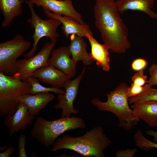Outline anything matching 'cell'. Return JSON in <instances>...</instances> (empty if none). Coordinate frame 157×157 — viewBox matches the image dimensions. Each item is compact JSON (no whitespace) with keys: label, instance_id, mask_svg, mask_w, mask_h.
Returning a JSON list of instances; mask_svg holds the SVG:
<instances>
[{"label":"cell","instance_id":"6da1fadb","mask_svg":"<svg viewBox=\"0 0 157 157\" xmlns=\"http://www.w3.org/2000/svg\"><path fill=\"white\" fill-rule=\"evenodd\" d=\"M94 23L104 44L113 53H125L131 46L129 30L118 12L115 0H95Z\"/></svg>","mask_w":157,"mask_h":157},{"label":"cell","instance_id":"7a4b0ae2","mask_svg":"<svg viewBox=\"0 0 157 157\" xmlns=\"http://www.w3.org/2000/svg\"><path fill=\"white\" fill-rule=\"evenodd\" d=\"M112 141L104 133L101 126L94 127L81 136L73 137L69 134L58 138L51 151L62 149L73 150L84 157H104V150Z\"/></svg>","mask_w":157,"mask_h":157},{"label":"cell","instance_id":"3957f363","mask_svg":"<svg viewBox=\"0 0 157 157\" xmlns=\"http://www.w3.org/2000/svg\"><path fill=\"white\" fill-rule=\"evenodd\" d=\"M128 87L126 83H121L106 94L108 98L106 101H101L99 98H94L91 101L99 110L113 113L118 119V126L127 131L132 129L139 121V119L134 115L132 109L129 105V98L126 95Z\"/></svg>","mask_w":157,"mask_h":157},{"label":"cell","instance_id":"277c9868","mask_svg":"<svg viewBox=\"0 0 157 157\" xmlns=\"http://www.w3.org/2000/svg\"><path fill=\"white\" fill-rule=\"evenodd\" d=\"M86 126L84 120L81 117H61L48 121L39 116L36 119L31 129L32 136L46 148L53 145L56 140L64 132L78 128L84 129Z\"/></svg>","mask_w":157,"mask_h":157},{"label":"cell","instance_id":"5b68a950","mask_svg":"<svg viewBox=\"0 0 157 157\" xmlns=\"http://www.w3.org/2000/svg\"><path fill=\"white\" fill-rule=\"evenodd\" d=\"M30 84L22 80L17 73L12 75L0 71V116L13 114L19 103L18 99L29 94Z\"/></svg>","mask_w":157,"mask_h":157},{"label":"cell","instance_id":"8992f818","mask_svg":"<svg viewBox=\"0 0 157 157\" xmlns=\"http://www.w3.org/2000/svg\"><path fill=\"white\" fill-rule=\"evenodd\" d=\"M25 2L29 7L31 15V18L27 20V22L30 24L34 30L32 36L33 40L32 48L29 52L23 55L25 58L28 59L34 55L37 51L38 42L42 38L47 37L50 39L51 42H56L60 36L57 30L61 24L59 21L56 19H42L35 12L33 4L26 0Z\"/></svg>","mask_w":157,"mask_h":157},{"label":"cell","instance_id":"52a82bcc","mask_svg":"<svg viewBox=\"0 0 157 157\" xmlns=\"http://www.w3.org/2000/svg\"><path fill=\"white\" fill-rule=\"evenodd\" d=\"M31 42L18 34L12 39L0 43V71L8 75L17 73V58L30 47Z\"/></svg>","mask_w":157,"mask_h":157},{"label":"cell","instance_id":"ba28073f","mask_svg":"<svg viewBox=\"0 0 157 157\" xmlns=\"http://www.w3.org/2000/svg\"><path fill=\"white\" fill-rule=\"evenodd\" d=\"M56 43L47 42L35 55L28 59L17 60L16 64L17 73L22 80L26 81L36 70L49 65L48 60Z\"/></svg>","mask_w":157,"mask_h":157},{"label":"cell","instance_id":"9c48e42d","mask_svg":"<svg viewBox=\"0 0 157 157\" xmlns=\"http://www.w3.org/2000/svg\"><path fill=\"white\" fill-rule=\"evenodd\" d=\"M85 67L81 74L74 79L69 80L64 88V94H57L58 102L54 106L56 109L62 110L61 117H69L71 114H77L79 111L74 108L73 104L78 92L80 82L84 74Z\"/></svg>","mask_w":157,"mask_h":157},{"label":"cell","instance_id":"30bf717a","mask_svg":"<svg viewBox=\"0 0 157 157\" xmlns=\"http://www.w3.org/2000/svg\"><path fill=\"white\" fill-rule=\"evenodd\" d=\"M26 1L41 6L52 13L72 17L81 24H85L81 15L74 8L72 0H27Z\"/></svg>","mask_w":157,"mask_h":157},{"label":"cell","instance_id":"8fae6325","mask_svg":"<svg viewBox=\"0 0 157 157\" xmlns=\"http://www.w3.org/2000/svg\"><path fill=\"white\" fill-rule=\"evenodd\" d=\"M34 118V116L30 114L26 105L20 102L13 114L6 116L3 124L10 137L19 131L25 130L28 125L32 124Z\"/></svg>","mask_w":157,"mask_h":157},{"label":"cell","instance_id":"7c38bea8","mask_svg":"<svg viewBox=\"0 0 157 157\" xmlns=\"http://www.w3.org/2000/svg\"><path fill=\"white\" fill-rule=\"evenodd\" d=\"M48 60L49 65L64 73L70 78L76 73V63L71 58V55L68 47H61L53 49Z\"/></svg>","mask_w":157,"mask_h":157},{"label":"cell","instance_id":"4fadbf2b","mask_svg":"<svg viewBox=\"0 0 157 157\" xmlns=\"http://www.w3.org/2000/svg\"><path fill=\"white\" fill-rule=\"evenodd\" d=\"M43 9L47 17L56 19L60 22L62 25L63 32L66 38L73 34L82 38L85 37L87 34L93 36L90 26L87 24H81L70 17L55 14L45 8Z\"/></svg>","mask_w":157,"mask_h":157},{"label":"cell","instance_id":"5bb4252c","mask_svg":"<svg viewBox=\"0 0 157 157\" xmlns=\"http://www.w3.org/2000/svg\"><path fill=\"white\" fill-rule=\"evenodd\" d=\"M32 76L44 83L59 88L64 87L70 79L62 71L51 65L38 69Z\"/></svg>","mask_w":157,"mask_h":157},{"label":"cell","instance_id":"9a60e30c","mask_svg":"<svg viewBox=\"0 0 157 157\" xmlns=\"http://www.w3.org/2000/svg\"><path fill=\"white\" fill-rule=\"evenodd\" d=\"M134 115L150 127H157V101H141L132 104Z\"/></svg>","mask_w":157,"mask_h":157},{"label":"cell","instance_id":"2e32d148","mask_svg":"<svg viewBox=\"0 0 157 157\" xmlns=\"http://www.w3.org/2000/svg\"><path fill=\"white\" fill-rule=\"evenodd\" d=\"M53 94L40 93L35 94H25L18 99V102L25 104L30 115L34 116L38 115L40 112L55 98Z\"/></svg>","mask_w":157,"mask_h":157},{"label":"cell","instance_id":"e0dca14e","mask_svg":"<svg viewBox=\"0 0 157 157\" xmlns=\"http://www.w3.org/2000/svg\"><path fill=\"white\" fill-rule=\"evenodd\" d=\"M115 2L117 10L120 14L129 10L138 11L157 19V13L152 10L154 0H117Z\"/></svg>","mask_w":157,"mask_h":157},{"label":"cell","instance_id":"ac0fdd59","mask_svg":"<svg viewBox=\"0 0 157 157\" xmlns=\"http://www.w3.org/2000/svg\"><path fill=\"white\" fill-rule=\"evenodd\" d=\"M85 37L88 40L91 45L90 54L92 59L95 61L96 65L100 66L103 70L108 72L110 66L108 47L104 44H102L99 43L93 36L90 34H87Z\"/></svg>","mask_w":157,"mask_h":157},{"label":"cell","instance_id":"d6986e66","mask_svg":"<svg viewBox=\"0 0 157 157\" xmlns=\"http://www.w3.org/2000/svg\"><path fill=\"white\" fill-rule=\"evenodd\" d=\"M69 38L70 43L68 47L74 61L76 63L82 61L85 65L91 64L93 60L87 51V44L83 38L73 34L70 35Z\"/></svg>","mask_w":157,"mask_h":157},{"label":"cell","instance_id":"ffe728a7","mask_svg":"<svg viewBox=\"0 0 157 157\" xmlns=\"http://www.w3.org/2000/svg\"><path fill=\"white\" fill-rule=\"evenodd\" d=\"M25 0H0L1 13L3 17L1 26H8L15 17L23 13L22 5Z\"/></svg>","mask_w":157,"mask_h":157},{"label":"cell","instance_id":"44dd1931","mask_svg":"<svg viewBox=\"0 0 157 157\" xmlns=\"http://www.w3.org/2000/svg\"><path fill=\"white\" fill-rule=\"evenodd\" d=\"M39 80L37 78L32 76L27 78L26 81L31 85V88L29 94H35L40 93H48L52 92L56 94H63L65 90L60 88L52 87H46L40 84Z\"/></svg>","mask_w":157,"mask_h":157},{"label":"cell","instance_id":"7402d4cb","mask_svg":"<svg viewBox=\"0 0 157 157\" xmlns=\"http://www.w3.org/2000/svg\"><path fill=\"white\" fill-rule=\"evenodd\" d=\"M133 139L135 145L140 149L146 150L152 148L157 149V143L147 139L140 130H138L135 133Z\"/></svg>","mask_w":157,"mask_h":157},{"label":"cell","instance_id":"603a6c76","mask_svg":"<svg viewBox=\"0 0 157 157\" xmlns=\"http://www.w3.org/2000/svg\"><path fill=\"white\" fill-rule=\"evenodd\" d=\"M150 100L157 101V89L151 87L142 93L128 99L130 104Z\"/></svg>","mask_w":157,"mask_h":157},{"label":"cell","instance_id":"cb8c5ba5","mask_svg":"<svg viewBox=\"0 0 157 157\" xmlns=\"http://www.w3.org/2000/svg\"><path fill=\"white\" fill-rule=\"evenodd\" d=\"M151 87L148 84L144 86L136 85L133 83L131 84L130 87H128L126 92V95L129 98L139 94Z\"/></svg>","mask_w":157,"mask_h":157},{"label":"cell","instance_id":"d4e9b609","mask_svg":"<svg viewBox=\"0 0 157 157\" xmlns=\"http://www.w3.org/2000/svg\"><path fill=\"white\" fill-rule=\"evenodd\" d=\"M131 81L136 85L144 86L147 83V76L144 75L143 70L138 71L131 77Z\"/></svg>","mask_w":157,"mask_h":157},{"label":"cell","instance_id":"484cf974","mask_svg":"<svg viewBox=\"0 0 157 157\" xmlns=\"http://www.w3.org/2000/svg\"><path fill=\"white\" fill-rule=\"evenodd\" d=\"M26 138V136L24 134L20 133L19 134L17 141L18 147V156L19 157H27L25 149Z\"/></svg>","mask_w":157,"mask_h":157},{"label":"cell","instance_id":"4316f807","mask_svg":"<svg viewBox=\"0 0 157 157\" xmlns=\"http://www.w3.org/2000/svg\"><path fill=\"white\" fill-rule=\"evenodd\" d=\"M150 77L147 84L151 87L157 85V64L151 65L149 69Z\"/></svg>","mask_w":157,"mask_h":157},{"label":"cell","instance_id":"83f0119b","mask_svg":"<svg viewBox=\"0 0 157 157\" xmlns=\"http://www.w3.org/2000/svg\"><path fill=\"white\" fill-rule=\"evenodd\" d=\"M147 65V62L145 59L138 58L133 61L131 64V67L133 70L138 71L144 69Z\"/></svg>","mask_w":157,"mask_h":157},{"label":"cell","instance_id":"f1b7e54d","mask_svg":"<svg viewBox=\"0 0 157 157\" xmlns=\"http://www.w3.org/2000/svg\"><path fill=\"white\" fill-rule=\"evenodd\" d=\"M137 151L136 148L120 149L116 152L115 156L116 157H133Z\"/></svg>","mask_w":157,"mask_h":157},{"label":"cell","instance_id":"f546056e","mask_svg":"<svg viewBox=\"0 0 157 157\" xmlns=\"http://www.w3.org/2000/svg\"><path fill=\"white\" fill-rule=\"evenodd\" d=\"M15 149L12 146H10L4 151V152L0 153V157H9L14 152Z\"/></svg>","mask_w":157,"mask_h":157},{"label":"cell","instance_id":"4dcf8cb0","mask_svg":"<svg viewBox=\"0 0 157 157\" xmlns=\"http://www.w3.org/2000/svg\"><path fill=\"white\" fill-rule=\"evenodd\" d=\"M147 135L152 136L153 137V142L157 143V131L152 130H149L146 131Z\"/></svg>","mask_w":157,"mask_h":157},{"label":"cell","instance_id":"1f68e13d","mask_svg":"<svg viewBox=\"0 0 157 157\" xmlns=\"http://www.w3.org/2000/svg\"><path fill=\"white\" fill-rule=\"evenodd\" d=\"M8 145H6L4 146L1 147L0 148V151H4L6 150L8 148Z\"/></svg>","mask_w":157,"mask_h":157},{"label":"cell","instance_id":"d6a6232c","mask_svg":"<svg viewBox=\"0 0 157 157\" xmlns=\"http://www.w3.org/2000/svg\"><path fill=\"white\" fill-rule=\"evenodd\" d=\"M58 0L63 1H64L65 0Z\"/></svg>","mask_w":157,"mask_h":157}]
</instances>
